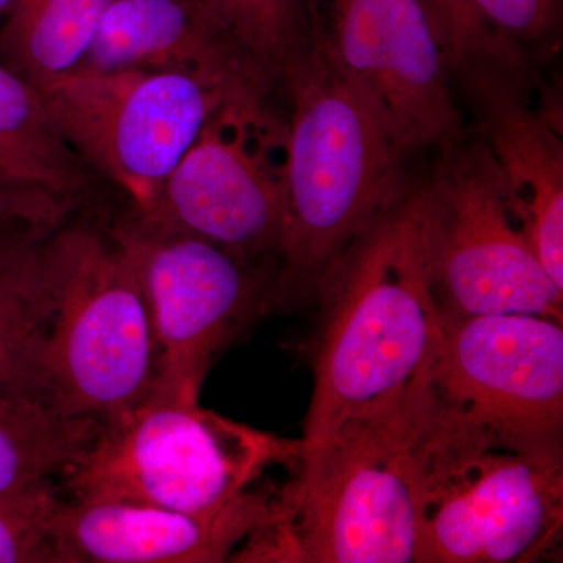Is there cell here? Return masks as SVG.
Wrapping results in <instances>:
<instances>
[{
  "label": "cell",
  "mask_w": 563,
  "mask_h": 563,
  "mask_svg": "<svg viewBox=\"0 0 563 563\" xmlns=\"http://www.w3.org/2000/svg\"><path fill=\"white\" fill-rule=\"evenodd\" d=\"M433 407L428 377L301 451L272 525L240 561L417 563Z\"/></svg>",
  "instance_id": "obj_1"
},
{
  "label": "cell",
  "mask_w": 563,
  "mask_h": 563,
  "mask_svg": "<svg viewBox=\"0 0 563 563\" xmlns=\"http://www.w3.org/2000/svg\"><path fill=\"white\" fill-rule=\"evenodd\" d=\"M320 295L328 309L301 451L431 373L443 317L422 261L413 187L407 185L344 252Z\"/></svg>",
  "instance_id": "obj_2"
},
{
  "label": "cell",
  "mask_w": 563,
  "mask_h": 563,
  "mask_svg": "<svg viewBox=\"0 0 563 563\" xmlns=\"http://www.w3.org/2000/svg\"><path fill=\"white\" fill-rule=\"evenodd\" d=\"M312 46L284 90L285 217L277 298L320 292L325 277L404 190L406 155L351 80L312 9Z\"/></svg>",
  "instance_id": "obj_3"
},
{
  "label": "cell",
  "mask_w": 563,
  "mask_h": 563,
  "mask_svg": "<svg viewBox=\"0 0 563 563\" xmlns=\"http://www.w3.org/2000/svg\"><path fill=\"white\" fill-rule=\"evenodd\" d=\"M79 213L43 242L51 313L33 383L62 412L102 431L155 395L161 346L131 262L103 221Z\"/></svg>",
  "instance_id": "obj_4"
},
{
  "label": "cell",
  "mask_w": 563,
  "mask_h": 563,
  "mask_svg": "<svg viewBox=\"0 0 563 563\" xmlns=\"http://www.w3.org/2000/svg\"><path fill=\"white\" fill-rule=\"evenodd\" d=\"M421 509L417 563L539 561L562 533V443L493 432L435 395Z\"/></svg>",
  "instance_id": "obj_5"
},
{
  "label": "cell",
  "mask_w": 563,
  "mask_h": 563,
  "mask_svg": "<svg viewBox=\"0 0 563 563\" xmlns=\"http://www.w3.org/2000/svg\"><path fill=\"white\" fill-rule=\"evenodd\" d=\"M301 440L279 439L185 402L154 396L102 429L63 477V496L213 514L242 498L269 466L298 463Z\"/></svg>",
  "instance_id": "obj_6"
},
{
  "label": "cell",
  "mask_w": 563,
  "mask_h": 563,
  "mask_svg": "<svg viewBox=\"0 0 563 563\" xmlns=\"http://www.w3.org/2000/svg\"><path fill=\"white\" fill-rule=\"evenodd\" d=\"M439 151L413 199L422 261L442 317L528 313L562 322L563 291L515 217L483 141L463 132Z\"/></svg>",
  "instance_id": "obj_7"
},
{
  "label": "cell",
  "mask_w": 563,
  "mask_h": 563,
  "mask_svg": "<svg viewBox=\"0 0 563 563\" xmlns=\"http://www.w3.org/2000/svg\"><path fill=\"white\" fill-rule=\"evenodd\" d=\"M150 301L161 346L154 396L199 401L218 354L272 296L277 277L217 244L128 207L103 221ZM152 396V398H154Z\"/></svg>",
  "instance_id": "obj_8"
},
{
  "label": "cell",
  "mask_w": 563,
  "mask_h": 563,
  "mask_svg": "<svg viewBox=\"0 0 563 563\" xmlns=\"http://www.w3.org/2000/svg\"><path fill=\"white\" fill-rule=\"evenodd\" d=\"M40 95L70 150L136 207L151 201L225 103L246 99L146 69L76 70Z\"/></svg>",
  "instance_id": "obj_9"
},
{
  "label": "cell",
  "mask_w": 563,
  "mask_h": 563,
  "mask_svg": "<svg viewBox=\"0 0 563 563\" xmlns=\"http://www.w3.org/2000/svg\"><path fill=\"white\" fill-rule=\"evenodd\" d=\"M285 140L287 122L269 102L225 103L151 201L133 207L246 261L279 258Z\"/></svg>",
  "instance_id": "obj_10"
},
{
  "label": "cell",
  "mask_w": 563,
  "mask_h": 563,
  "mask_svg": "<svg viewBox=\"0 0 563 563\" xmlns=\"http://www.w3.org/2000/svg\"><path fill=\"white\" fill-rule=\"evenodd\" d=\"M453 85L473 114L501 174L515 217L537 257L563 291V140L561 106L537 103L539 77L493 33L473 49L448 55Z\"/></svg>",
  "instance_id": "obj_11"
},
{
  "label": "cell",
  "mask_w": 563,
  "mask_h": 563,
  "mask_svg": "<svg viewBox=\"0 0 563 563\" xmlns=\"http://www.w3.org/2000/svg\"><path fill=\"white\" fill-rule=\"evenodd\" d=\"M340 65L404 155L463 135L446 49L421 0H322Z\"/></svg>",
  "instance_id": "obj_12"
},
{
  "label": "cell",
  "mask_w": 563,
  "mask_h": 563,
  "mask_svg": "<svg viewBox=\"0 0 563 563\" xmlns=\"http://www.w3.org/2000/svg\"><path fill=\"white\" fill-rule=\"evenodd\" d=\"M437 398L493 432L562 443V322L528 313L443 318Z\"/></svg>",
  "instance_id": "obj_13"
},
{
  "label": "cell",
  "mask_w": 563,
  "mask_h": 563,
  "mask_svg": "<svg viewBox=\"0 0 563 563\" xmlns=\"http://www.w3.org/2000/svg\"><path fill=\"white\" fill-rule=\"evenodd\" d=\"M276 496L247 492L213 514L63 496L54 521L57 563H218L272 525Z\"/></svg>",
  "instance_id": "obj_14"
},
{
  "label": "cell",
  "mask_w": 563,
  "mask_h": 563,
  "mask_svg": "<svg viewBox=\"0 0 563 563\" xmlns=\"http://www.w3.org/2000/svg\"><path fill=\"white\" fill-rule=\"evenodd\" d=\"M118 69L184 74L257 101L273 95L199 0H111L77 70Z\"/></svg>",
  "instance_id": "obj_15"
},
{
  "label": "cell",
  "mask_w": 563,
  "mask_h": 563,
  "mask_svg": "<svg viewBox=\"0 0 563 563\" xmlns=\"http://www.w3.org/2000/svg\"><path fill=\"white\" fill-rule=\"evenodd\" d=\"M101 428L62 412L27 380L0 385V495L60 485Z\"/></svg>",
  "instance_id": "obj_16"
},
{
  "label": "cell",
  "mask_w": 563,
  "mask_h": 563,
  "mask_svg": "<svg viewBox=\"0 0 563 563\" xmlns=\"http://www.w3.org/2000/svg\"><path fill=\"white\" fill-rule=\"evenodd\" d=\"M0 162L18 179L68 203L90 206L96 176L62 139L43 98L0 63Z\"/></svg>",
  "instance_id": "obj_17"
},
{
  "label": "cell",
  "mask_w": 563,
  "mask_h": 563,
  "mask_svg": "<svg viewBox=\"0 0 563 563\" xmlns=\"http://www.w3.org/2000/svg\"><path fill=\"white\" fill-rule=\"evenodd\" d=\"M111 0H14L0 25V63L41 92L76 73Z\"/></svg>",
  "instance_id": "obj_18"
},
{
  "label": "cell",
  "mask_w": 563,
  "mask_h": 563,
  "mask_svg": "<svg viewBox=\"0 0 563 563\" xmlns=\"http://www.w3.org/2000/svg\"><path fill=\"white\" fill-rule=\"evenodd\" d=\"M250 58L269 91L284 90L313 38L310 0H199Z\"/></svg>",
  "instance_id": "obj_19"
},
{
  "label": "cell",
  "mask_w": 563,
  "mask_h": 563,
  "mask_svg": "<svg viewBox=\"0 0 563 563\" xmlns=\"http://www.w3.org/2000/svg\"><path fill=\"white\" fill-rule=\"evenodd\" d=\"M43 242L0 272V385L32 379L33 358L49 321Z\"/></svg>",
  "instance_id": "obj_20"
},
{
  "label": "cell",
  "mask_w": 563,
  "mask_h": 563,
  "mask_svg": "<svg viewBox=\"0 0 563 563\" xmlns=\"http://www.w3.org/2000/svg\"><path fill=\"white\" fill-rule=\"evenodd\" d=\"M62 501L57 484L0 495V563H57L52 532Z\"/></svg>",
  "instance_id": "obj_21"
},
{
  "label": "cell",
  "mask_w": 563,
  "mask_h": 563,
  "mask_svg": "<svg viewBox=\"0 0 563 563\" xmlns=\"http://www.w3.org/2000/svg\"><path fill=\"white\" fill-rule=\"evenodd\" d=\"M488 31L529 62L558 52L563 0H473Z\"/></svg>",
  "instance_id": "obj_22"
},
{
  "label": "cell",
  "mask_w": 563,
  "mask_h": 563,
  "mask_svg": "<svg viewBox=\"0 0 563 563\" xmlns=\"http://www.w3.org/2000/svg\"><path fill=\"white\" fill-rule=\"evenodd\" d=\"M79 210L54 198L49 192L18 179L0 162V214L20 218L47 231H57Z\"/></svg>",
  "instance_id": "obj_23"
},
{
  "label": "cell",
  "mask_w": 563,
  "mask_h": 563,
  "mask_svg": "<svg viewBox=\"0 0 563 563\" xmlns=\"http://www.w3.org/2000/svg\"><path fill=\"white\" fill-rule=\"evenodd\" d=\"M421 3L431 14L446 55L473 49L492 33L473 0H421Z\"/></svg>",
  "instance_id": "obj_24"
},
{
  "label": "cell",
  "mask_w": 563,
  "mask_h": 563,
  "mask_svg": "<svg viewBox=\"0 0 563 563\" xmlns=\"http://www.w3.org/2000/svg\"><path fill=\"white\" fill-rule=\"evenodd\" d=\"M51 233L32 222L0 214V272L24 257Z\"/></svg>",
  "instance_id": "obj_25"
},
{
  "label": "cell",
  "mask_w": 563,
  "mask_h": 563,
  "mask_svg": "<svg viewBox=\"0 0 563 563\" xmlns=\"http://www.w3.org/2000/svg\"><path fill=\"white\" fill-rule=\"evenodd\" d=\"M14 0H0V25H2L3 20H5L7 14L13 5Z\"/></svg>",
  "instance_id": "obj_26"
}]
</instances>
